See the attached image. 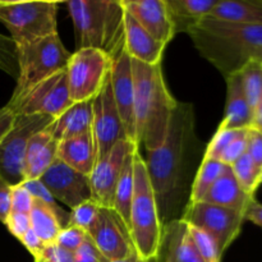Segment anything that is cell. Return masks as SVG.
Here are the masks:
<instances>
[{"mask_svg": "<svg viewBox=\"0 0 262 262\" xmlns=\"http://www.w3.org/2000/svg\"><path fill=\"white\" fill-rule=\"evenodd\" d=\"M193 105L178 101L168 135L159 148L146 151V170L163 227L182 220L206 146L196 133Z\"/></svg>", "mask_w": 262, "mask_h": 262, "instance_id": "6da1fadb", "label": "cell"}, {"mask_svg": "<svg viewBox=\"0 0 262 262\" xmlns=\"http://www.w3.org/2000/svg\"><path fill=\"white\" fill-rule=\"evenodd\" d=\"M202 58L224 78L252 63L262 64V26L205 17L187 32Z\"/></svg>", "mask_w": 262, "mask_h": 262, "instance_id": "7a4b0ae2", "label": "cell"}, {"mask_svg": "<svg viewBox=\"0 0 262 262\" xmlns=\"http://www.w3.org/2000/svg\"><path fill=\"white\" fill-rule=\"evenodd\" d=\"M135 87L136 135L146 151L160 147L168 135L177 101L168 90L163 68L130 59Z\"/></svg>", "mask_w": 262, "mask_h": 262, "instance_id": "3957f363", "label": "cell"}, {"mask_svg": "<svg viewBox=\"0 0 262 262\" xmlns=\"http://www.w3.org/2000/svg\"><path fill=\"white\" fill-rule=\"evenodd\" d=\"M77 49H95L114 60L125 43V10L120 0H69Z\"/></svg>", "mask_w": 262, "mask_h": 262, "instance_id": "277c9868", "label": "cell"}, {"mask_svg": "<svg viewBox=\"0 0 262 262\" xmlns=\"http://www.w3.org/2000/svg\"><path fill=\"white\" fill-rule=\"evenodd\" d=\"M135 188L129 211V234L136 255L145 262H158L163 225L152 187L140 150L135 154Z\"/></svg>", "mask_w": 262, "mask_h": 262, "instance_id": "5b68a950", "label": "cell"}, {"mask_svg": "<svg viewBox=\"0 0 262 262\" xmlns=\"http://www.w3.org/2000/svg\"><path fill=\"white\" fill-rule=\"evenodd\" d=\"M71 55L61 42L59 33L17 45V84L8 106L17 104L38 83L66 71Z\"/></svg>", "mask_w": 262, "mask_h": 262, "instance_id": "8992f818", "label": "cell"}, {"mask_svg": "<svg viewBox=\"0 0 262 262\" xmlns=\"http://www.w3.org/2000/svg\"><path fill=\"white\" fill-rule=\"evenodd\" d=\"M58 2H5L0 0V22L15 45L58 33Z\"/></svg>", "mask_w": 262, "mask_h": 262, "instance_id": "52a82bcc", "label": "cell"}, {"mask_svg": "<svg viewBox=\"0 0 262 262\" xmlns=\"http://www.w3.org/2000/svg\"><path fill=\"white\" fill-rule=\"evenodd\" d=\"M53 122L54 118L49 115H15L12 128L0 142V181L10 187L19 186L26 181L25 158L28 141Z\"/></svg>", "mask_w": 262, "mask_h": 262, "instance_id": "ba28073f", "label": "cell"}, {"mask_svg": "<svg viewBox=\"0 0 262 262\" xmlns=\"http://www.w3.org/2000/svg\"><path fill=\"white\" fill-rule=\"evenodd\" d=\"M113 60L95 49H78L71 55L67 66V84L72 102L95 99L112 72Z\"/></svg>", "mask_w": 262, "mask_h": 262, "instance_id": "9c48e42d", "label": "cell"}, {"mask_svg": "<svg viewBox=\"0 0 262 262\" xmlns=\"http://www.w3.org/2000/svg\"><path fill=\"white\" fill-rule=\"evenodd\" d=\"M182 220L212 235L223 253L237 239L246 222L243 212L202 201L189 204Z\"/></svg>", "mask_w": 262, "mask_h": 262, "instance_id": "30bf717a", "label": "cell"}, {"mask_svg": "<svg viewBox=\"0 0 262 262\" xmlns=\"http://www.w3.org/2000/svg\"><path fill=\"white\" fill-rule=\"evenodd\" d=\"M73 104L69 97L66 71L54 74L50 78L33 87L17 104L5 106L14 115H49L56 118Z\"/></svg>", "mask_w": 262, "mask_h": 262, "instance_id": "8fae6325", "label": "cell"}, {"mask_svg": "<svg viewBox=\"0 0 262 262\" xmlns=\"http://www.w3.org/2000/svg\"><path fill=\"white\" fill-rule=\"evenodd\" d=\"M92 136L96 146L97 160L104 158L119 141L128 140L113 96L110 77L94 99Z\"/></svg>", "mask_w": 262, "mask_h": 262, "instance_id": "7c38bea8", "label": "cell"}, {"mask_svg": "<svg viewBox=\"0 0 262 262\" xmlns=\"http://www.w3.org/2000/svg\"><path fill=\"white\" fill-rule=\"evenodd\" d=\"M89 237L109 262L125 260L136 255L127 225L109 207H100L97 222Z\"/></svg>", "mask_w": 262, "mask_h": 262, "instance_id": "4fadbf2b", "label": "cell"}, {"mask_svg": "<svg viewBox=\"0 0 262 262\" xmlns=\"http://www.w3.org/2000/svg\"><path fill=\"white\" fill-rule=\"evenodd\" d=\"M40 181L55 201L61 202L71 210L92 200L90 177L69 168L58 158Z\"/></svg>", "mask_w": 262, "mask_h": 262, "instance_id": "5bb4252c", "label": "cell"}, {"mask_svg": "<svg viewBox=\"0 0 262 262\" xmlns=\"http://www.w3.org/2000/svg\"><path fill=\"white\" fill-rule=\"evenodd\" d=\"M140 147L128 140L119 141L104 158L99 159L90 176L92 200L100 207H113L115 188L125 158L130 151Z\"/></svg>", "mask_w": 262, "mask_h": 262, "instance_id": "9a60e30c", "label": "cell"}, {"mask_svg": "<svg viewBox=\"0 0 262 262\" xmlns=\"http://www.w3.org/2000/svg\"><path fill=\"white\" fill-rule=\"evenodd\" d=\"M113 96L123 123L125 136L128 141L137 143L135 117V87H133V74L130 67V58L124 50L113 60L110 72Z\"/></svg>", "mask_w": 262, "mask_h": 262, "instance_id": "2e32d148", "label": "cell"}, {"mask_svg": "<svg viewBox=\"0 0 262 262\" xmlns=\"http://www.w3.org/2000/svg\"><path fill=\"white\" fill-rule=\"evenodd\" d=\"M125 12L156 41L168 46L176 36L165 0H120Z\"/></svg>", "mask_w": 262, "mask_h": 262, "instance_id": "e0dca14e", "label": "cell"}, {"mask_svg": "<svg viewBox=\"0 0 262 262\" xmlns=\"http://www.w3.org/2000/svg\"><path fill=\"white\" fill-rule=\"evenodd\" d=\"M158 262H205L189 235L188 224L183 220L163 227Z\"/></svg>", "mask_w": 262, "mask_h": 262, "instance_id": "ac0fdd59", "label": "cell"}, {"mask_svg": "<svg viewBox=\"0 0 262 262\" xmlns=\"http://www.w3.org/2000/svg\"><path fill=\"white\" fill-rule=\"evenodd\" d=\"M124 49L130 59L147 66H160L166 45L148 35L127 12L124 15Z\"/></svg>", "mask_w": 262, "mask_h": 262, "instance_id": "d6986e66", "label": "cell"}, {"mask_svg": "<svg viewBox=\"0 0 262 262\" xmlns=\"http://www.w3.org/2000/svg\"><path fill=\"white\" fill-rule=\"evenodd\" d=\"M92 120L94 99L72 104L63 114L54 119L46 130L54 140L60 142L68 138L92 132Z\"/></svg>", "mask_w": 262, "mask_h": 262, "instance_id": "ffe728a7", "label": "cell"}, {"mask_svg": "<svg viewBox=\"0 0 262 262\" xmlns=\"http://www.w3.org/2000/svg\"><path fill=\"white\" fill-rule=\"evenodd\" d=\"M227 81V105L225 115L220 123V129H246L252 128L253 110L247 101L241 74L225 78Z\"/></svg>", "mask_w": 262, "mask_h": 262, "instance_id": "44dd1931", "label": "cell"}, {"mask_svg": "<svg viewBox=\"0 0 262 262\" xmlns=\"http://www.w3.org/2000/svg\"><path fill=\"white\" fill-rule=\"evenodd\" d=\"M58 141L48 130H41L30 138L25 158L26 181L40 179L58 158Z\"/></svg>", "mask_w": 262, "mask_h": 262, "instance_id": "7402d4cb", "label": "cell"}, {"mask_svg": "<svg viewBox=\"0 0 262 262\" xmlns=\"http://www.w3.org/2000/svg\"><path fill=\"white\" fill-rule=\"evenodd\" d=\"M255 197L246 193L238 184L230 166L227 165L224 173L219 177L214 186L209 189L202 202L227 207L246 214L251 202L255 201Z\"/></svg>", "mask_w": 262, "mask_h": 262, "instance_id": "603a6c76", "label": "cell"}, {"mask_svg": "<svg viewBox=\"0 0 262 262\" xmlns=\"http://www.w3.org/2000/svg\"><path fill=\"white\" fill-rule=\"evenodd\" d=\"M58 159L84 176H91L96 164V146L92 132L60 141Z\"/></svg>", "mask_w": 262, "mask_h": 262, "instance_id": "cb8c5ba5", "label": "cell"}, {"mask_svg": "<svg viewBox=\"0 0 262 262\" xmlns=\"http://www.w3.org/2000/svg\"><path fill=\"white\" fill-rule=\"evenodd\" d=\"M31 229L45 245L55 243L61 229L68 227L69 214L59 205L50 206L40 200L33 199L30 212Z\"/></svg>", "mask_w": 262, "mask_h": 262, "instance_id": "d4e9b609", "label": "cell"}, {"mask_svg": "<svg viewBox=\"0 0 262 262\" xmlns=\"http://www.w3.org/2000/svg\"><path fill=\"white\" fill-rule=\"evenodd\" d=\"M176 35L188 32L189 28L209 17L217 0H165Z\"/></svg>", "mask_w": 262, "mask_h": 262, "instance_id": "484cf974", "label": "cell"}, {"mask_svg": "<svg viewBox=\"0 0 262 262\" xmlns=\"http://www.w3.org/2000/svg\"><path fill=\"white\" fill-rule=\"evenodd\" d=\"M209 17L228 22L262 26V0H217Z\"/></svg>", "mask_w": 262, "mask_h": 262, "instance_id": "4316f807", "label": "cell"}, {"mask_svg": "<svg viewBox=\"0 0 262 262\" xmlns=\"http://www.w3.org/2000/svg\"><path fill=\"white\" fill-rule=\"evenodd\" d=\"M140 150V147L130 151L125 158L123 164L122 171H120L119 181H118L117 188L114 193V201H113L112 209L122 217L124 224L129 230V211L130 204H132L133 188H135V154Z\"/></svg>", "mask_w": 262, "mask_h": 262, "instance_id": "83f0119b", "label": "cell"}, {"mask_svg": "<svg viewBox=\"0 0 262 262\" xmlns=\"http://www.w3.org/2000/svg\"><path fill=\"white\" fill-rule=\"evenodd\" d=\"M225 168H227V165L223 164L222 161L204 158L196 174V178H194L193 186H192L189 204L202 201L209 189L214 186L215 182L224 173Z\"/></svg>", "mask_w": 262, "mask_h": 262, "instance_id": "f1b7e54d", "label": "cell"}, {"mask_svg": "<svg viewBox=\"0 0 262 262\" xmlns=\"http://www.w3.org/2000/svg\"><path fill=\"white\" fill-rule=\"evenodd\" d=\"M230 168H232L233 174H234L241 188L247 194L255 197L256 191L260 186V177L262 170L256 166L252 159L247 154H245Z\"/></svg>", "mask_w": 262, "mask_h": 262, "instance_id": "f546056e", "label": "cell"}, {"mask_svg": "<svg viewBox=\"0 0 262 262\" xmlns=\"http://www.w3.org/2000/svg\"><path fill=\"white\" fill-rule=\"evenodd\" d=\"M243 91L251 109L255 113L262 96V64L252 63L241 72Z\"/></svg>", "mask_w": 262, "mask_h": 262, "instance_id": "4dcf8cb0", "label": "cell"}, {"mask_svg": "<svg viewBox=\"0 0 262 262\" xmlns=\"http://www.w3.org/2000/svg\"><path fill=\"white\" fill-rule=\"evenodd\" d=\"M188 230L197 251L205 262H222L224 253L220 250L216 239L212 235L192 225H188Z\"/></svg>", "mask_w": 262, "mask_h": 262, "instance_id": "1f68e13d", "label": "cell"}, {"mask_svg": "<svg viewBox=\"0 0 262 262\" xmlns=\"http://www.w3.org/2000/svg\"><path fill=\"white\" fill-rule=\"evenodd\" d=\"M99 212L100 206L94 200L83 202V204L74 207L71 211V214H69L68 227L79 228V229L86 232L87 235H89V233L91 232L92 228L96 224Z\"/></svg>", "mask_w": 262, "mask_h": 262, "instance_id": "d6a6232c", "label": "cell"}, {"mask_svg": "<svg viewBox=\"0 0 262 262\" xmlns=\"http://www.w3.org/2000/svg\"><path fill=\"white\" fill-rule=\"evenodd\" d=\"M0 71L5 72L10 77L17 79V45L10 38V36H5L3 33H0Z\"/></svg>", "mask_w": 262, "mask_h": 262, "instance_id": "836d02e7", "label": "cell"}, {"mask_svg": "<svg viewBox=\"0 0 262 262\" xmlns=\"http://www.w3.org/2000/svg\"><path fill=\"white\" fill-rule=\"evenodd\" d=\"M241 130L242 129H220V128H217L215 136L211 138L209 145L206 146L205 159H214V160L220 161V158L224 154V151L237 138Z\"/></svg>", "mask_w": 262, "mask_h": 262, "instance_id": "e575fe53", "label": "cell"}, {"mask_svg": "<svg viewBox=\"0 0 262 262\" xmlns=\"http://www.w3.org/2000/svg\"><path fill=\"white\" fill-rule=\"evenodd\" d=\"M87 233L76 227H67L60 230L56 237L55 243L63 250L74 253L79 248V246L86 241Z\"/></svg>", "mask_w": 262, "mask_h": 262, "instance_id": "d590c367", "label": "cell"}, {"mask_svg": "<svg viewBox=\"0 0 262 262\" xmlns=\"http://www.w3.org/2000/svg\"><path fill=\"white\" fill-rule=\"evenodd\" d=\"M248 130L250 128L241 130L239 135L237 136L234 141L230 143L224 151V154L220 158V161L228 166H232L241 156H243L247 151V140H248Z\"/></svg>", "mask_w": 262, "mask_h": 262, "instance_id": "8d00e7d4", "label": "cell"}, {"mask_svg": "<svg viewBox=\"0 0 262 262\" xmlns=\"http://www.w3.org/2000/svg\"><path fill=\"white\" fill-rule=\"evenodd\" d=\"M7 225L10 234L14 235L18 241L23 238V235L31 229L30 214H22V212H10L8 219L4 223Z\"/></svg>", "mask_w": 262, "mask_h": 262, "instance_id": "74e56055", "label": "cell"}, {"mask_svg": "<svg viewBox=\"0 0 262 262\" xmlns=\"http://www.w3.org/2000/svg\"><path fill=\"white\" fill-rule=\"evenodd\" d=\"M73 262H109L101 255L91 238L87 235L86 241L73 253Z\"/></svg>", "mask_w": 262, "mask_h": 262, "instance_id": "f35d334b", "label": "cell"}, {"mask_svg": "<svg viewBox=\"0 0 262 262\" xmlns=\"http://www.w3.org/2000/svg\"><path fill=\"white\" fill-rule=\"evenodd\" d=\"M33 205V197L22 186H15L12 188V211L30 214Z\"/></svg>", "mask_w": 262, "mask_h": 262, "instance_id": "ab89813d", "label": "cell"}, {"mask_svg": "<svg viewBox=\"0 0 262 262\" xmlns=\"http://www.w3.org/2000/svg\"><path fill=\"white\" fill-rule=\"evenodd\" d=\"M246 154L252 159L256 166L262 170V132L255 129V128H250V130H248Z\"/></svg>", "mask_w": 262, "mask_h": 262, "instance_id": "60d3db41", "label": "cell"}, {"mask_svg": "<svg viewBox=\"0 0 262 262\" xmlns=\"http://www.w3.org/2000/svg\"><path fill=\"white\" fill-rule=\"evenodd\" d=\"M20 186L23 188L27 189L28 193L33 197L35 200H40V201L45 202V204L50 205V206H56V201L54 197L51 196L50 192L46 189L42 182L40 179H32V181H25Z\"/></svg>", "mask_w": 262, "mask_h": 262, "instance_id": "b9f144b4", "label": "cell"}, {"mask_svg": "<svg viewBox=\"0 0 262 262\" xmlns=\"http://www.w3.org/2000/svg\"><path fill=\"white\" fill-rule=\"evenodd\" d=\"M35 262H73V253L63 250L56 243L48 245Z\"/></svg>", "mask_w": 262, "mask_h": 262, "instance_id": "7bdbcfd3", "label": "cell"}, {"mask_svg": "<svg viewBox=\"0 0 262 262\" xmlns=\"http://www.w3.org/2000/svg\"><path fill=\"white\" fill-rule=\"evenodd\" d=\"M19 242L22 243V245L26 247V250H27L28 252L33 256L35 261L40 257L41 253L43 252L45 247L48 246V245H45V243H43L42 241L37 237V235H36V233L33 232L32 229L28 230V232L23 235V238L19 241Z\"/></svg>", "mask_w": 262, "mask_h": 262, "instance_id": "ee69618b", "label": "cell"}, {"mask_svg": "<svg viewBox=\"0 0 262 262\" xmlns=\"http://www.w3.org/2000/svg\"><path fill=\"white\" fill-rule=\"evenodd\" d=\"M12 188L9 184L0 181V222L5 223L12 212Z\"/></svg>", "mask_w": 262, "mask_h": 262, "instance_id": "f6af8a7d", "label": "cell"}, {"mask_svg": "<svg viewBox=\"0 0 262 262\" xmlns=\"http://www.w3.org/2000/svg\"><path fill=\"white\" fill-rule=\"evenodd\" d=\"M14 113L8 109L7 106L0 107V142L4 138V136L9 132L14 123Z\"/></svg>", "mask_w": 262, "mask_h": 262, "instance_id": "bcb514c9", "label": "cell"}, {"mask_svg": "<svg viewBox=\"0 0 262 262\" xmlns=\"http://www.w3.org/2000/svg\"><path fill=\"white\" fill-rule=\"evenodd\" d=\"M245 219L262 228V205L260 202H257L256 200L251 202V205L248 206L247 211L245 214Z\"/></svg>", "mask_w": 262, "mask_h": 262, "instance_id": "7dc6e473", "label": "cell"}, {"mask_svg": "<svg viewBox=\"0 0 262 262\" xmlns=\"http://www.w3.org/2000/svg\"><path fill=\"white\" fill-rule=\"evenodd\" d=\"M252 128H255V129L262 132V96L260 99V102H258L257 107H256L255 113H253Z\"/></svg>", "mask_w": 262, "mask_h": 262, "instance_id": "c3c4849f", "label": "cell"}, {"mask_svg": "<svg viewBox=\"0 0 262 262\" xmlns=\"http://www.w3.org/2000/svg\"><path fill=\"white\" fill-rule=\"evenodd\" d=\"M110 262H145V261L140 260V258H138V256H137V255H133V256H130V257L125 258V260H120V261H110Z\"/></svg>", "mask_w": 262, "mask_h": 262, "instance_id": "681fc988", "label": "cell"}, {"mask_svg": "<svg viewBox=\"0 0 262 262\" xmlns=\"http://www.w3.org/2000/svg\"><path fill=\"white\" fill-rule=\"evenodd\" d=\"M260 184H262V173H261V177H260Z\"/></svg>", "mask_w": 262, "mask_h": 262, "instance_id": "f907efd6", "label": "cell"}]
</instances>
